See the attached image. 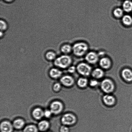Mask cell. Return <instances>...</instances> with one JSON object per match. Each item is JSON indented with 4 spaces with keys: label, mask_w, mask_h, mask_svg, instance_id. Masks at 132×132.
<instances>
[{
    "label": "cell",
    "mask_w": 132,
    "mask_h": 132,
    "mask_svg": "<svg viewBox=\"0 0 132 132\" xmlns=\"http://www.w3.org/2000/svg\"><path fill=\"white\" fill-rule=\"evenodd\" d=\"M104 74L103 72L101 69L96 68L93 71L92 75L93 77L96 78H101Z\"/></svg>",
    "instance_id": "cell-19"
},
{
    "label": "cell",
    "mask_w": 132,
    "mask_h": 132,
    "mask_svg": "<svg viewBox=\"0 0 132 132\" xmlns=\"http://www.w3.org/2000/svg\"><path fill=\"white\" fill-rule=\"evenodd\" d=\"M88 46L84 43H78L75 44L72 47V51L75 55L77 56H81L87 51Z\"/></svg>",
    "instance_id": "cell-2"
},
{
    "label": "cell",
    "mask_w": 132,
    "mask_h": 132,
    "mask_svg": "<svg viewBox=\"0 0 132 132\" xmlns=\"http://www.w3.org/2000/svg\"><path fill=\"white\" fill-rule=\"evenodd\" d=\"M44 112L42 109L39 108H35L32 112L34 118L37 120H39L43 118L44 116Z\"/></svg>",
    "instance_id": "cell-10"
},
{
    "label": "cell",
    "mask_w": 132,
    "mask_h": 132,
    "mask_svg": "<svg viewBox=\"0 0 132 132\" xmlns=\"http://www.w3.org/2000/svg\"><path fill=\"white\" fill-rule=\"evenodd\" d=\"M5 2L7 3H11L13 2L14 0H3Z\"/></svg>",
    "instance_id": "cell-31"
},
{
    "label": "cell",
    "mask_w": 132,
    "mask_h": 132,
    "mask_svg": "<svg viewBox=\"0 0 132 132\" xmlns=\"http://www.w3.org/2000/svg\"><path fill=\"white\" fill-rule=\"evenodd\" d=\"M49 74L51 78L56 79L59 78L61 76L62 72L57 68H53L50 70Z\"/></svg>",
    "instance_id": "cell-11"
},
{
    "label": "cell",
    "mask_w": 132,
    "mask_h": 132,
    "mask_svg": "<svg viewBox=\"0 0 132 132\" xmlns=\"http://www.w3.org/2000/svg\"><path fill=\"white\" fill-rule=\"evenodd\" d=\"M101 87L103 91L107 93L112 92L114 87L112 81L108 79H106L102 81Z\"/></svg>",
    "instance_id": "cell-5"
},
{
    "label": "cell",
    "mask_w": 132,
    "mask_h": 132,
    "mask_svg": "<svg viewBox=\"0 0 132 132\" xmlns=\"http://www.w3.org/2000/svg\"><path fill=\"white\" fill-rule=\"evenodd\" d=\"M60 82L64 86L70 87L72 86L74 82V80L72 76L66 75L63 76L60 79Z\"/></svg>",
    "instance_id": "cell-8"
},
{
    "label": "cell",
    "mask_w": 132,
    "mask_h": 132,
    "mask_svg": "<svg viewBox=\"0 0 132 132\" xmlns=\"http://www.w3.org/2000/svg\"><path fill=\"white\" fill-rule=\"evenodd\" d=\"M103 101L104 103L107 105H113L115 102V99L112 95H106L103 97Z\"/></svg>",
    "instance_id": "cell-15"
},
{
    "label": "cell",
    "mask_w": 132,
    "mask_h": 132,
    "mask_svg": "<svg viewBox=\"0 0 132 132\" xmlns=\"http://www.w3.org/2000/svg\"><path fill=\"white\" fill-rule=\"evenodd\" d=\"M50 127V123L46 120H42L40 121L38 125V130L42 131H46Z\"/></svg>",
    "instance_id": "cell-13"
},
{
    "label": "cell",
    "mask_w": 132,
    "mask_h": 132,
    "mask_svg": "<svg viewBox=\"0 0 132 132\" xmlns=\"http://www.w3.org/2000/svg\"><path fill=\"white\" fill-rule=\"evenodd\" d=\"M4 35V32L1 31V37H3Z\"/></svg>",
    "instance_id": "cell-32"
},
{
    "label": "cell",
    "mask_w": 132,
    "mask_h": 132,
    "mask_svg": "<svg viewBox=\"0 0 132 132\" xmlns=\"http://www.w3.org/2000/svg\"><path fill=\"white\" fill-rule=\"evenodd\" d=\"M45 57L47 60L51 61L55 60L56 58V53L53 51L47 52L46 53Z\"/></svg>",
    "instance_id": "cell-20"
},
{
    "label": "cell",
    "mask_w": 132,
    "mask_h": 132,
    "mask_svg": "<svg viewBox=\"0 0 132 132\" xmlns=\"http://www.w3.org/2000/svg\"><path fill=\"white\" fill-rule=\"evenodd\" d=\"M25 124V121L24 120L22 119L19 118L14 120L13 125L15 128L18 130H20L23 128Z\"/></svg>",
    "instance_id": "cell-12"
},
{
    "label": "cell",
    "mask_w": 132,
    "mask_h": 132,
    "mask_svg": "<svg viewBox=\"0 0 132 132\" xmlns=\"http://www.w3.org/2000/svg\"><path fill=\"white\" fill-rule=\"evenodd\" d=\"M76 118L72 113H67L63 115L61 119L62 123L64 125H71L76 122Z\"/></svg>",
    "instance_id": "cell-4"
},
{
    "label": "cell",
    "mask_w": 132,
    "mask_h": 132,
    "mask_svg": "<svg viewBox=\"0 0 132 132\" xmlns=\"http://www.w3.org/2000/svg\"><path fill=\"white\" fill-rule=\"evenodd\" d=\"M72 50V47L71 45L65 44L63 45L61 47V51L64 55L70 53Z\"/></svg>",
    "instance_id": "cell-18"
},
{
    "label": "cell",
    "mask_w": 132,
    "mask_h": 132,
    "mask_svg": "<svg viewBox=\"0 0 132 132\" xmlns=\"http://www.w3.org/2000/svg\"><path fill=\"white\" fill-rule=\"evenodd\" d=\"M123 8L124 11L130 12L132 10V2L129 0L125 1L123 4Z\"/></svg>",
    "instance_id": "cell-17"
},
{
    "label": "cell",
    "mask_w": 132,
    "mask_h": 132,
    "mask_svg": "<svg viewBox=\"0 0 132 132\" xmlns=\"http://www.w3.org/2000/svg\"><path fill=\"white\" fill-rule=\"evenodd\" d=\"M64 106L61 102L59 101L53 102L50 105V110L53 114L57 115L62 112Z\"/></svg>",
    "instance_id": "cell-3"
},
{
    "label": "cell",
    "mask_w": 132,
    "mask_h": 132,
    "mask_svg": "<svg viewBox=\"0 0 132 132\" xmlns=\"http://www.w3.org/2000/svg\"><path fill=\"white\" fill-rule=\"evenodd\" d=\"M52 114L53 113L50 110H46L44 112V116L47 118H50L51 117Z\"/></svg>",
    "instance_id": "cell-27"
},
{
    "label": "cell",
    "mask_w": 132,
    "mask_h": 132,
    "mask_svg": "<svg viewBox=\"0 0 132 132\" xmlns=\"http://www.w3.org/2000/svg\"><path fill=\"white\" fill-rule=\"evenodd\" d=\"M61 89V84L59 82L56 83L54 84L53 86V90L56 92L60 91Z\"/></svg>",
    "instance_id": "cell-26"
},
{
    "label": "cell",
    "mask_w": 132,
    "mask_h": 132,
    "mask_svg": "<svg viewBox=\"0 0 132 132\" xmlns=\"http://www.w3.org/2000/svg\"><path fill=\"white\" fill-rule=\"evenodd\" d=\"M88 83L87 80L86 79L81 78L79 79L78 81L77 84L80 87L84 88L87 85Z\"/></svg>",
    "instance_id": "cell-23"
},
{
    "label": "cell",
    "mask_w": 132,
    "mask_h": 132,
    "mask_svg": "<svg viewBox=\"0 0 132 132\" xmlns=\"http://www.w3.org/2000/svg\"><path fill=\"white\" fill-rule=\"evenodd\" d=\"M98 81L95 80H92L90 81V86L92 87H95L97 85Z\"/></svg>",
    "instance_id": "cell-29"
},
{
    "label": "cell",
    "mask_w": 132,
    "mask_h": 132,
    "mask_svg": "<svg viewBox=\"0 0 132 132\" xmlns=\"http://www.w3.org/2000/svg\"><path fill=\"white\" fill-rule=\"evenodd\" d=\"M122 76L125 80L132 81V71L128 69H125L122 71Z\"/></svg>",
    "instance_id": "cell-14"
},
{
    "label": "cell",
    "mask_w": 132,
    "mask_h": 132,
    "mask_svg": "<svg viewBox=\"0 0 132 132\" xmlns=\"http://www.w3.org/2000/svg\"><path fill=\"white\" fill-rule=\"evenodd\" d=\"M13 128L12 124L7 121H3L0 126L1 132H12Z\"/></svg>",
    "instance_id": "cell-7"
},
{
    "label": "cell",
    "mask_w": 132,
    "mask_h": 132,
    "mask_svg": "<svg viewBox=\"0 0 132 132\" xmlns=\"http://www.w3.org/2000/svg\"><path fill=\"white\" fill-rule=\"evenodd\" d=\"M77 70L79 73L84 76H88L91 71V67L85 63H81L78 65Z\"/></svg>",
    "instance_id": "cell-6"
},
{
    "label": "cell",
    "mask_w": 132,
    "mask_h": 132,
    "mask_svg": "<svg viewBox=\"0 0 132 132\" xmlns=\"http://www.w3.org/2000/svg\"><path fill=\"white\" fill-rule=\"evenodd\" d=\"M38 129L35 125H29L24 128V132H38Z\"/></svg>",
    "instance_id": "cell-21"
},
{
    "label": "cell",
    "mask_w": 132,
    "mask_h": 132,
    "mask_svg": "<svg viewBox=\"0 0 132 132\" xmlns=\"http://www.w3.org/2000/svg\"><path fill=\"white\" fill-rule=\"evenodd\" d=\"M60 132H69V129L65 125H63L60 128Z\"/></svg>",
    "instance_id": "cell-28"
},
{
    "label": "cell",
    "mask_w": 132,
    "mask_h": 132,
    "mask_svg": "<svg viewBox=\"0 0 132 132\" xmlns=\"http://www.w3.org/2000/svg\"><path fill=\"white\" fill-rule=\"evenodd\" d=\"M8 28V24L4 20H1L0 21V29L1 31H6Z\"/></svg>",
    "instance_id": "cell-25"
},
{
    "label": "cell",
    "mask_w": 132,
    "mask_h": 132,
    "mask_svg": "<svg viewBox=\"0 0 132 132\" xmlns=\"http://www.w3.org/2000/svg\"><path fill=\"white\" fill-rule=\"evenodd\" d=\"M72 60L69 55H64L56 58L54 60V64L56 67L64 69L69 67L72 63Z\"/></svg>",
    "instance_id": "cell-1"
},
{
    "label": "cell",
    "mask_w": 132,
    "mask_h": 132,
    "mask_svg": "<svg viewBox=\"0 0 132 132\" xmlns=\"http://www.w3.org/2000/svg\"><path fill=\"white\" fill-rule=\"evenodd\" d=\"M123 13V10L120 8H117L115 9L113 12L114 15L117 18H121L122 16Z\"/></svg>",
    "instance_id": "cell-24"
},
{
    "label": "cell",
    "mask_w": 132,
    "mask_h": 132,
    "mask_svg": "<svg viewBox=\"0 0 132 132\" xmlns=\"http://www.w3.org/2000/svg\"><path fill=\"white\" fill-rule=\"evenodd\" d=\"M100 64L102 68L107 69L111 67V61L108 58H103L100 60Z\"/></svg>",
    "instance_id": "cell-16"
},
{
    "label": "cell",
    "mask_w": 132,
    "mask_h": 132,
    "mask_svg": "<svg viewBox=\"0 0 132 132\" xmlns=\"http://www.w3.org/2000/svg\"><path fill=\"white\" fill-rule=\"evenodd\" d=\"M122 21L125 25L130 26L132 24V18L130 15H125L122 18Z\"/></svg>",
    "instance_id": "cell-22"
},
{
    "label": "cell",
    "mask_w": 132,
    "mask_h": 132,
    "mask_svg": "<svg viewBox=\"0 0 132 132\" xmlns=\"http://www.w3.org/2000/svg\"><path fill=\"white\" fill-rule=\"evenodd\" d=\"M76 71V68L74 66H71L69 67L68 71L69 73H73Z\"/></svg>",
    "instance_id": "cell-30"
},
{
    "label": "cell",
    "mask_w": 132,
    "mask_h": 132,
    "mask_svg": "<svg viewBox=\"0 0 132 132\" xmlns=\"http://www.w3.org/2000/svg\"><path fill=\"white\" fill-rule=\"evenodd\" d=\"M85 59L88 62L94 64L98 61V56L96 53L91 52L87 54L85 57Z\"/></svg>",
    "instance_id": "cell-9"
}]
</instances>
